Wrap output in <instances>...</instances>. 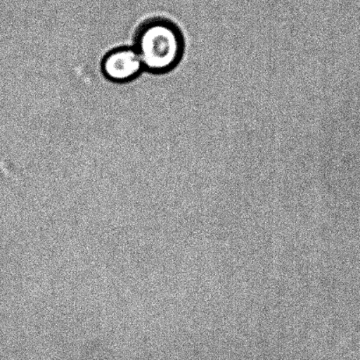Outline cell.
I'll return each mask as SVG.
<instances>
[{
  "label": "cell",
  "mask_w": 360,
  "mask_h": 360,
  "mask_svg": "<svg viewBox=\"0 0 360 360\" xmlns=\"http://www.w3.org/2000/svg\"><path fill=\"white\" fill-rule=\"evenodd\" d=\"M133 42L144 70L155 75L172 72L185 54L182 31L167 17L154 16L142 21L134 33Z\"/></svg>",
  "instance_id": "cell-1"
},
{
  "label": "cell",
  "mask_w": 360,
  "mask_h": 360,
  "mask_svg": "<svg viewBox=\"0 0 360 360\" xmlns=\"http://www.w3.org/2000/svg\"><path fill=\"white\" fill-rule=\"evenodd\" d=\"M101 72L111 82H131L144 70L142 61L134 47H118L111 49L101 63Z\"/></svg>",
  "instance_id": "cell-2"
}]
</instances>
